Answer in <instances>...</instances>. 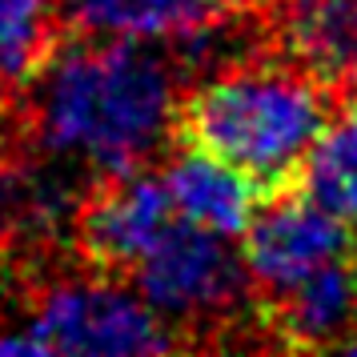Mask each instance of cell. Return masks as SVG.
Returning <instances> with one entry per match:
<instances>
[{"instance_id": "6da1fadb", "label": "cell", "mask_w": 357, "mask_h": 357, "mask_svg": "<svg viewBox=\"0 0 357 357\" xmlns=\"http://www.w3.org/2000/svg\"><path fill=\"white\" fill-rule=\"evenodd\" d=\"M29 89V137L100 177L137 173L173 129V65L132 36L68 33Z\"/></svg>"}, {"instance_id": "7a4b0ae2", "label": "cell", "mask_w": 357, "mask_h": 357, "mask_svg": "<svg viewBox=\"0 0 357 357\" xmlns=\"http://www.w3.org/2000/svg\"><path fill=\"white\" fill-rule=\"evenodd\" d=\"M337 97L281 52L257 49L197 77L173 105L169 137L241 173L257 201L297 189V173Z\"/></svg>"}, {"instance_id": "3957f363", "label": "cell", "mask_w": 357, "mask_h": 357, "mask_svg": "<svg viewBox=\"0 0 357 357\" xmlns=\"http://www.w3.org/2000/svg\"><path fill=\"white\" fill-rule=\"evenodd\" d=\"M45 354H169L181 349V333L169 329L145 297L137 301L113 277L56 281L40 293L29 321Z\"/></svg>"}, {"instance_id": "277c9868", "label": "cell", "mask_w": 357, "mask_h": 357, "mask_svg": "<svg viewBox=\"0 0 357 357\" xmlns=\"http://www.w3.org/2000/svg\"><path fill=\"white\" fill-rule=\"evenodd\" d=\"M129 277L161 317L189 325L229 317L245 293V261L229 249V237L197 229L181 217L132 265Z\"/></svg>"}, {"instance_id": "5b68a950", "label": "cell", "mask_w": 357, "mask_h": 357, "mask_svg": "<svg viewBox=\"0 0 357 357\" xmlns=\"http://www.w3.org/2000/svg\"><path fill=\"white\" fill-rule=\"evenodd\" d=\"M177 221L161 177L116 173L100 177L77 201L73 237L77 253L97 277H129L132 265L165 237V229Z\"/></svg>"}, {"instance_id": "8992f818", "label": "cell", "mask_w": 357, "mask_h": 357, "mask_svg": "<svg viewBox=\"0 0 357 357\" xmlns=\"http://www.w3.org/2000/svg\"><path fill=\"white\" fill-rule=\"evenodd\" d=\"M241 237L245 273L253 277L257 293H273L329 261H345L354 249V225L325 213L297 189L265 197Z\"/></svg>"}, {"instance_id": "52a82bcc", "label": "cell", "mask_w": 357, "mask_h": 357, "mask_svg": "<svg viewBox=\"0 0 357 357\" xmlns=\"http://www.w3.org/2000/svg\"><path fill=\"white\" fill-rule=\"evenodd\" d=\"M261 17L285 61L333 97H357V0H261Z\"/></svg>"}, {"instance_id": "ba28073f", "label": "cell", "mask_w": 357, "mask_h": 357, "mask_svg": "<svg viewBox=\"0 0 357 357\" xmlns=\"http://www.w3.org/2000/svg\"><path fill=\"white\" fill-rule=\"evenodd\" d=\"M253 321L265 345L277 349H341L349 325H357L354 261H329L281 289L261 293Z\"/></svg>"}, {"instance_id": "9c48e42d", "label": "cell", "mask_w": 357, "mask_h": 357, "mask_svg": "<svg viewBox=\"0 0 357 357\" xmlns=\"http://www.w3.org/2000/svg\"><path fill=\"white\" fill-rule=\"evenodd\" d=\"M261 13V0H73L68 29L132 40H185Z\"/></svg>"}, {"instance_id": "30bf717a", "label": "cell", "mask_w": 357, "mask_h": 357, "mask_svg": "<svg viewBox=\"0 0 357 357\" xmlns=\"http://www.w3.org/2000/svg\"><path fill=\"white\" fill-rule=\"evenodd\" d=\"M161 181L181 221L209 229L229 241L241 237L253 209H257V189L241 173H233L229 165H221L209 153H197V149L181 145V153L165 161Z\"/></svg>"}, {"instance_id": "8fae6325", "label": "cell", "mask_w": 357, "mask_h": 357, "mask_svg": "<svg viewBox=\"0 0 357 357\" xmlns=\"http://www.w3.org/2000/svg\"><path fill=\"white\" fill-rule=\"evenodd\" d=\"M297 193L345 225H357V97H337L333 113L325 116L301 161Z\"/></svg>"}, {"instance_id": "7c38bea8", "label": "cell", "mask_w": 357, "mask_h": 357, "mask_svg": "<svg viewBox=\"0 0 357 357\" xmlns=\"http://www.w3.org/2000/svg\"><path fill=\"white\" fill-rule=\"evenodd\" d=\"M65 36L56 0H0V100L29 89Z\"/></svg>"}, {"instance_id": "4fadbf2b", "label": "cell", "mask_w": 357, "mask_h": 357, "mask_svg": "<svg viewBox=\"0 0 357 357\" xmlns=\"http://www.w3.org/2000/svg\"><path fill=\"white\" fill-rule=\"evenodd\" d=\"M0 354H8V357H45V345H40V337L24 325V329H17V333H4V337H0Z\"/></svg>"}, {"instance_id": "5bb4252c", "label": "cell", "mask_w": 357, "mask_h": 357, "mask_svg": "<svg viewBox=\"0 0 357 357\" xmlns=\"http://www.w3.org/2000/svg\"><path fill=\"white\" fill-rule=\"evenodd\" d=\"M354 281H357V261H354Z\"/></svg>"}]
</instances>
